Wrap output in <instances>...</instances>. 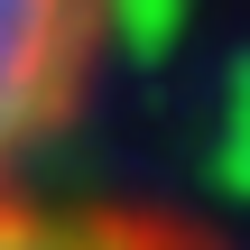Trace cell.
Returning <instances> with one entry per match:
<instances>
[{"mask_svg": "<svg viewBox=\"0 0 250 250\" xmlns=\"http://www.w3.org/2000/svg\"><path fill=\"white\" fill-rule=\"evenodd\" d=\"M130 0H0V176H19L93 93Z\"/></svg>", "mask_w": 250, "mask_h": 250, "instance_id": "obj_1", "label": "cell"}, {"mask_svg": "<svg viewBox=\"0 0 250 250\" xmlns=\"http://www.w3.org/2000/svg\"><path fill=\"white\" fill-rule=\"evenodd\" d=\"M0 250H232L158 204H93V195H28L0 176Z\"/></svg>", "mask_w": 250, "mask_h": 250, "instance_id": "obj_2", "label": "cell"}]
</instances>
